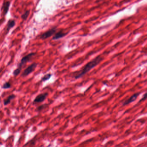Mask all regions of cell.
I'll use <instances>...</instances> for the list:
<instances>
[{
  "mask_svg": "<svg viewBox=\"0 0 147 147\" xmlns=\"http://www.w3.org/2000/svg\"><path fill=\"white\" fill-rule=\"evenodd\" d=\"M103 60V58L102 56H97L94 59L88 63L85 66L82 68V70H80V71L76 74L74 78L75 79H78L80 78L83 77L85 75L89 72L91 69L95 67L96 66H97L98 64L101 63Z\"/></svg>",
  "mask_w": 147,
  "mask_h": 147,
  "instance_id": "1",
  "label": "cell"
},
{
  "mask_svg": "<svg viewBox=\"0 0 147 147\" xmlns=\"http://www.w3.org/2000/svg\"><path fill=\"white\" fill-rule=\"evenodd\" d=\"M35 54H36L35 53L32 52V53H30L29 54H28L27 55L23 57L21 60L20 63L19 64H18V65H17V68H18L19 69L22 70L23 66H24V65H25L28 62L31 61L32 58H33V56L35 55Z\"/></svg>",
  "mask_w": 147,
  "mask_h": 147,
  "instance_id": "2",
  "label": "cell"
},
{
  "mask_svg": "<svg viewBox=\"0 0 147 147\" xmlns=\"http://www.w3.org/2000/svg\"><path fill=\"white\" fill-rule=\"evenodd\" d=\"M37 66H38V64L36 63H34L31 64L30 66H28L25 70H24L22 73L21 76L22 77H26L29 75L30 74L35 71Z\"/></svg>",
  "mask_w": 147,
  "mask_h": 147,
  "instance_id": "3",
  "label": "cell"
},
{
  "mask_svg": "<svg viewBox=\"0 0 147 147\" xmlns=\"http://www.w3.org/2000/svg\"><path fill=\"white\" fill-rule=\"evenodd\" d=\"M56 31H57L56 27H53L42 34L40 36V38L42 40L47 39L48 38H50V37L54 35V34H55Z\"/></svg>",
  "mask_w": 147,
  "mask_h": 147,
  "instance_id": "4",
  "label": "cell"
},
{
  "mask_svg": "<svg viewBox=\"0 0 147 147\" xmlns=\"http://www.w3.org/2000/svg\"><path fill=\"white\" fill-rule=\"evenodd\" d=\"M48 94V93H44L40 94L34 99L33 102L34 103H41L44 102L47 97Z\"/></svg>",
  "mask_w": 147,
  "mask_h": 147,
  "instance_id": "5",
  "label": "cell"
},
{
  "mask_svg": "<svg viewBox=\"0 0 147 147\" xmlns=\"http://www.w3.org/2000/svg\"><path fill=\"white\" fill-rule=\"evenodd\" d=\"M140 94H141L140 92H138V93L134 94L124 102V103H123V105H126L127 104H129V103H131L132 102H134L135 100L137 99V97L139 96V95Z\"/></svg>",
  "mask_w": 147,
  "mask_h": 147,
  "instance_id": "6",
  "label": "cell"
},
{
  "mask_svg": "<svg viewBox=\"0 0 147 147\" xmlns=\"http://www.w3.org/2000/svg\"><path fill=\"white\" fill-rule=\"evenodd\" d=\"M67 32H65L62 30H60L58 32L55 33L54 36L53 37L52 39L54 40H58L61 38H63L67 34Z\"/></svg>",
  "mask_w": 147,
  "mask_h": 147,
  "instance_id": "7",
  "label": "cell"
},
{
  "mask_svg": "<svg viewBox=\"0 0 147 147\" xmlns=\"http://www.w3.org/2000/svg\"><path fill=\"white\" fill-rule=\"evenodd\" d=\"M10 2L9 1H4L2 5V10L3 11V14L4 16H6L7 14L8 10H9L10 6Z\"/></svg>",
  "mask_w": 147,
  "mask_h": 147,
  "instance_id": "8",
  "label": "cell"
},
{
  "mask_svg": "<svg viewBox=\"0 0 147 147\" xmlns=\"http://www.w3.org/2000/svg\"><path fill=\"white\" fill-rule=\"evenodd\" d=\"M16 24V21L14 20H10L8 21L7 23V31L9 32L11 29L13 28Z\"/></svg>",
  "mask_w": 147,
  "mask_h": 147,
  "instance_id": "9",
  "label": "cell"
},
{
  "mask_svg": "<svg viewBox=\"0 0 147 147\" xmlns=\"http://www.w3.org/2000/svg\"><path fill=\"white\" fill-rule=\"evenodd\" d=\"M16 97V96L15 95L12 94L11 95L9 96L8 97H7L6 99L4 100V105H7L10 103L11 101L13 99H14Z\"/></svg>",
  "mask_w": 147,
  "mask_h": 147,
  "instance_id": "10",
  "label": "cell"
},
{
  "mask_svg": "<svg viewBox=\"0 0 147 147\" xmlns=\"http://www.w3.org/2000/svg\"><path fill=\"white\" fill-rule=\"evenodd\" d=\"M29 14H30V10H26L23 14H22L21 17L23 20H26Z\"/></svg>",
  "mask_w": 147,
  "mask_h": 147,
  "instance_id": "11",
  "label": "cell"
},
{
  "mask_svg": "<svg viewBox=\"0 0 147 147\" xmlns=\"http://www.w3.org/2000/svg\"><path fill=\"white\" fill-rule=\"evenodd\" d=\"M52 74H46L42 78V81H47L48 80H49L51 77Z\"/></svg>",
  "mask_w": 147,
  "mask_h": 147,
  "instance_id": "12",
  "label": "cell"
},
{
  "mask_svg": "<svg viewBox=\"0 0 147 147\" xmlns=\"http://www.w3.org/2000/svg\"><path fill=\"white\" fill-rule=\"evenodd\" d=\"M11 88V84L9 82H6L2 86V88L3 89H8Z\"/></svg>",
  "mask_w": 147,
  "mask_h": 147,
  "instance_id": "13",
  "label": "cell"
},
{
  "mask_svg": "<svg viewBox=\"0 0 147 147\" xmlns=\"http://www.w3.org/2000/svg\"><path fill=\"white\" fill-rule=\"evenodd\" d=\"M21 71V70H20V69H19L18 68H17L16 70H14V72H13V75L15 76H18L20 74Z\"/></svg>",
  "mask_w": 147,
  "mask_h": 147,
  "instance_id": "14",
  "label": "cell"
},
{
  "mask_svg": "<svg viewBox=\"0 0 147 147\" xmlns=\"http://www.w3.org/2000/svg\"><path fill=\"white\" fill-rule=\"evenodd\" d=\"M45 105H42L39 106V107L38 108V110L40 111V110H42L43 109L44 107H45Z\"/></svg>",
  "mask_w": 147,
  "mask_h": 147,
  "instance_id": "15",
  "label": "cell"
}]
</instances>
